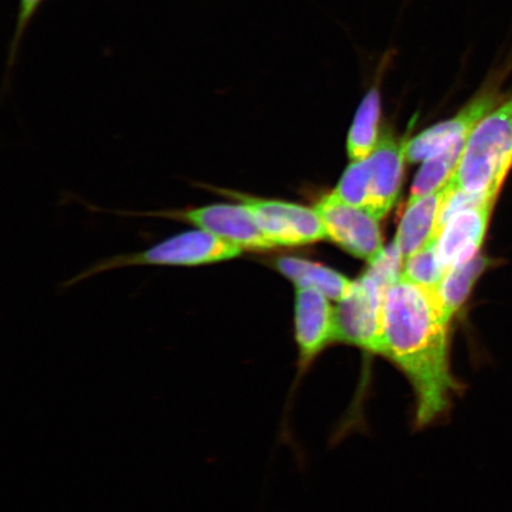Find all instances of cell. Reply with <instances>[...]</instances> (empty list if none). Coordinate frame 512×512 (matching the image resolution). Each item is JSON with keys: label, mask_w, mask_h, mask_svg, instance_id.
<instances>
[{"label": "cell", "mask_w": 512, "mask_h": 512, "mask_svg": "<svg viewBox=\"0 0 512 512\" xmlns=\"http://www.w3.org/2000/svg\"><path fill=\"white\" fill-rule=\"evenodd\" d=\"M277 268L294 285L315 287L335 302L347 297L354 286V281L343 274L303 259L285 256L277 260Z\"/></svg>", "instance_id": "cell-13"}, {"label": "cell", "mask_w": 512, "mask_h": 512, "mask_svg": "<svg viewBox=\"0 0 512 512\" xmlns=\"http://www.w3.org/2000/svg\"><path fill=\"white\" fill-rule=\"evenodd\" d=\"M315 287L296 286L294 337L298 349L297 375L293 392L317 358L337 343L335 307Z\"/></svg>", "instance_id": "cell-7"}, {"label": "cell", "mask_w": 512, "mask_h": 512, "mask_svg": "<svg viewBox=\"0 0 512 512\" xmlns=\"http://www.w3.org/2000/svg\"><path fill=\"white\" fill-rule=\"evenodd\" d=\"M502 102V94L495 82L482 89L456 117L434 125L408 140L406 156L409 163L425 162L434 153L459 139L470 136L473 128L486 114Z\"/></svg>", "instance_id": "cell-10"}, {"label": "cell", "mask_w": 512, "mask_h": 512, "mask_svg": "<svg viewBox=\"0 0 512 512\" xmlns=\"http://www.w3.org/2000/svg\"><path fill=\"white\" fill-rule=\"evenodd\" d=\"M467 139L469 137L459 139L425 160L418 175L414 178L411 197H409L408 202L432 194L456 175Z\"/></svg>", "instance_id": "cell-15"}, {"label": "cell", "mask_w": 512, "mask_h": 512, "mask_svg": "<svg viewBox=\"0 0 512 512\" xmlns=\"http://www.w3.org/2000/svg\"><path fill=\"white\" fill-rule=\"evenodd\" d=\"M328 239L356 258L373 264L384 252L379 220L368 211L350 206L334 194L326 195L315 207Z\"/></svg>", "instance_id": "cell-8"}, {"label": "cell", "mask_w": 512, "mask_h": 512, "mask_svg": "<svg viewBox=\"0 0 512 512\" xmlns=\"http://www.w3.org/2000/svg\"><path fill=\"white\" fill-rule=\"evenodd\" d=\"M511 166L512 96L473 128L454 181L469 194L497 198Z\"/></svg>", "instance_id": "cell-3"}, {"label": "cell", "mask_w": 512, "mask_h": 512, "mask_svg": "<svg viewBox=\"0 0 512 512\" xmlns=\"http://www.w3.org/2000/svg\"><path fill=\"white\" fill-rule=\"evenodd\" d=\"M489 265V260L478 253L475 258L451 268L438 288L441 307L448 320H452L469 298L473 286Z\"/></svg>", "instance_id": "cell-16"}, {"label": "cell", "mask_w": 512, "mask_h": 512, "mask_svg": "<svg viewBox=\"0 0 512 512\" xmlns=\"http://www.w3.org/2000/svg\"><path fill=\"white\" fill-rule=\"evenodd\" d=\"M445 273L438 258L437 241H432L403 262L401 277L430 290H438Z\"/></svg>", "instance_id": "cell-17"}, {"label": "cell", "mask_w": 512, "mask_h": 512, "mask_svg": "<svg viewBox=\"0 0 512 512\" xmlns=\"http://www.w3.org/2000/svg\"><path fill=\"white\" fill-rule=\"evenodd\" d=\"M450 324L438 290L402 277L388 288L382 356L398 368L412 388L416 428L444 418L453 395L460 390L451 369Z\"/></svg>", "instance_id": "cell-1"}, {"label": "cell", "mask_w": 512, "mask_h": 512, "mask_svg": "<svg viewBox=\"0 0 512 512\" xmlns=\"http://www.w3.org/2000/svg\"><path fill=\"white\" fill-rule=\"evenodd\" d=\"M242 249L202 229L187 230L145 249L112 256L76 275L68 285L93 275L132 266L200 267L239 258Z\"/></svg>", "instance_id": "cell-4"}, {"label": "cell", "mask_w": 512, "mask_h": 512, "mask_svg": "<svg viewBox=\"0 0 512 512\" xmlns=\"http://www.w3.org/2000/svg\"><path fill=\"white\" fill-rule=\"evenodd\" d=\"M408 140L384 134L371 155L363 159L369 191L368 213L383 219L394 207L401 190Z\"/></svg>", "instance_id": "cell-11"}, {"label": "cell", "mask_w": 512, "mask_h": 512, "mask_svg": "<svg viewBox=\"0 0 512 512\" xmlns=\"http://www.w3.org/2000/svg\"><path fill=\"white\" fill-rule=\"evenodd\" d=\"M448 182L432 194L408 202L396 233L395 246L405 262L434 238L438 216L445 200Z\"/></svg>", "instance_id": "cell-12"}, {"label": "cell", "mask_w": 512, "mask_h": 512, "mask_svg": "<svg viewBox=\"0 0 512 512\" xmlns=\"http://www.w3.org/2000/svg\"><path fill=\"white\" fill-rule=\"evenodd\" d=\"M381 95L379 87L369 89L358 107L348 137L351 162L368 158L380 143Z\"/></svg>", "instance_id": "cell-14"}, {"label": "cell", "mask_w": 512, "mask_h": 512, "mask_svg": "<svg viewBox=\"0 0 512 512\" xmlns=\"http://www.w3.org/2000/svg\"><path fill=\"white\" fill-rule=\"evenodd\" d=\"M495 198H479L459 208L445 223L437 239L440 265L445 272L479 253Z\"/></svg>", "instance_id": "cell-9"}, {"label": "cell", "mask_w": 512, "mask_h": 512, "mask_svg": "<svg viewBox=\"0 0 512 512\" xmlns=\"http://www.w3.org/2000/svg\"><path fill=\"white\" fill-rule=\"evenodd\" d=\"M217 195L239 200L251 211L256 224L274 247L300 246L328 239L316 211L298 204L265 200L233 190L211 188Z\"/></svg>", "instance_id": "cell-5"}, {"label": "cell", "mask_w": 512, "mask_h": 512, "mask_svg": "<svg viewBox=\"0 0 512 512\" xmlns=\"http://www.w3.org/2000/svg\"><path fill=\"white\" fill-rule=\"evenodd\" d=\"M142 216L163 217V219L188 223L198 229L233 243L242 251H267L274 246L261 232L251 211L245 204L214 203L208 206L171 209L144 213Z\"/></svg>", "instance_id": "cell-6"}, {"label": "cell", "mask_w": 512, "mask_h": 512, "mask_svg": "<svg viewBox=\"0 0 512 512\" xmlns=\"http://www.w3.org/2000/svg\"><path fill=\"white\" fill-rule=\"evenodd\" d=\"M46 0H18V11L16 17V24L14 35H12L9 56H8V68L14 67L19 48L22 46V41L27 32L32 19L37 14V11L41 9L42 4Z\"/></svg>", "instance_id": "cell-18"}, {"label": "cell", "mask_w": 512, "mask_h": 512, "mask_svg": "<svg viewBox=\"0 0 512 512\" xmlns=\"http://www.w3.org/2000/svg\"><path fill=\"white\" fill-rule=\"evenodd\" d=\"M402 256L393 242L354 281L348 296L335 307L337 343L360 349L364 358L382 356L384 299L401 277Z\"/></svg>", "instance_id": "cell-2"}]
</instances>
